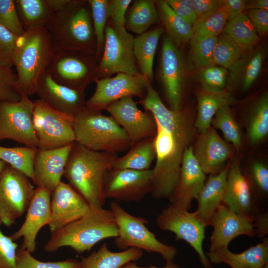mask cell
<instances>
[{"mask_svg":"<svg viewBox=\"0 0 268 268\" xmlns=\"http://www.w3.org/2000/svg\"><path fill=\"white\" fill-rule=\"evenodd\" d=\"M149 81L140 103L154 117L156 162L152 169L151 194L156 199H169L179 179L184 152L190 146L196 129L194 121L182 109L173 110L162 102Z\"/></svg>","mask_w":268,"mask_h":268,"instance_id":"obj_1","label":"cell"},{"mask_svg":"<svg viewBox=\"0 0 268 268\" xmlns=\"http://www.w3.org/2000/svg\"><path fill=\"white\" fill-rule=\"evenodd\" d=\"M117 157L116 153L92 150L75 142L63 176L90 206L102 207L105 174Z\"/></svg>","mask_w":268,"mask_h":268,"instance_id":"obj_2","label":"cell"},{"mask_svg":"<svg viewBox=\"0 0 268 268\" xmlns=\"http://www.w3.org/2000/svg\"><path fill=\"white\" fill-rule=\"evenodd\" d=\"M45 27L54 51H77L95 55L96 38L87 0H71L53 13Z\"/></svg>","mask_w":268,"mask_h":268,"instance_id":"obj_3","label":"cell"},{"mask_svg":"<svg viewBox=\"0 0 268 268\" xmlns=\"http://www.w3.org/2000/svg\"><path fill=\"white\" fill-rule=\"evenodd\" d=\"M118 234V227L110 209L90 206L82 217L51 233L44 246L47 252L69 247L78 254L89 251L100 241Z\"/></svg>","mask_w":268,"mask_h":268,"instance_id":"obj_4","label":"cell"},{"mask_svg":"<svg viewBox=\"0 0 268 268\" xmlns=\"http://www.w3.org/2000/svg\"><path fill=\"white\" fill-rule=\"evenodd\" d=\"M45 27L28 29L20 36L12 56L16 70L15 90L29 97L36 94L37 84L54 53Z\"/></svg>","mask_w":268,"mask_h":268,"instance_id":"obj_5","label":"cell"},{"mask_svg":"<svg viewBox=\"0 0 268 268\" xmlns=\"http://www.w3.org/2000/svg\"><path fill=\"white\" fill-rule=\"evenodd\" d=\"M75 142L90 150L117 153L132 143L122 128L110 116L86 106L73 119Z\"/></svg>","mask_w":268,"mask_h":268,"instance_id":"obj_6","label":"cell"},{"mask_svg":"<svg viewBox=\"0 0 268 268\" xmlns=\"http://www.w3.org/2000/svg\"><path fill=\"white\" fill-rule=\"evenodd\" d=\"M110 209L118 227V234L114 240L118 248L124 250L135 248L158 253L166 261L173 260L177 254V248L159 241L146 227L148 223L146 219L130 214L115 201L110 203Z\"/></svg>","mask_w":268,"mask_h":268,"instance_id":"obj_7","label":"cell"},{"mask_svg":"<svg viewBox=\"0 0 268 268\" xmlns=\"http://www.w3.org/2000/svg\"><path fill=\"white\" fill-rule=\"evenodd\" d=\"M104 34L103 50L97 65L95 79L109 77L114 73H140L133 54V35L125 26L115 25L108 21Z\"/></svg>","mask_w":268,"mask_h":268,"instance_id":"obj_8","label":"cell"},{"mask_svg":"<svg viewBox=\"0 0 268 268\" xmlns=\"http://www.w3.org/2000/svg\"><path fill=\"white\" fill-rule=\"evenodd\" d=\"M97 64L93 54L70 50L55 51L46 71L57 82L84 91L94 81Z\"/></svg>","mask_w":268,"mask_h":268,"instance_id":"obj_9","label":"cell"},{"mask_svg":"<svg viewBox=\"0 0 268 268\" xmlns=\"http://www.w3.org/2000/svg\"><path fill=\"white\" fill-rule=\"evenodd\" d=\"M33 103V124L38 148L53 149L75 142L73 117L54 109L39 99Z\"/></svg>","mask_w":268,"mask_h":268,"instance_id":"obj_10","label":"cell"},{"mask_svg":"<svg viewBox=\"0 0 268 268\" xmlns=\"http://www.w3.org/2000/svg\"><path fill=\"white\" fill-rule=\"evenodd\" d=\"M35 188L25 175L6 164L0 176V221L10 227L26 211Z\"/></svg>","mask_w":268,"mask_h":268,"instance_id":"obj_11","label":"cell"},{"mask_svg":"<svg viewBox=\"0 0 268 268\" xmlns=\"http://www.w3.org/2000/svg\"><path fill=\"white\" fill-rule=\"evenodd\" d=\"M156 222L160 229L174 233L176 240L188 243L197 253L203 268H213L202 248L205 229L208 225L195 212L170 204L162 209Z\"/></svg>","mask_w":268,"mask_h":268,"instance_id":"obj_12","label":"cell"},{"mask_svg":"<svg viewBox=\"0 0 268 268\" xmlns=\"http://www.w3.org/2000/svg\"><path fill=\"white\" fill-rule=\"evenodd\" d=\"M34 103L26 95L16 102H0V140L9 139L38 148L33 124Z\"/></svg>","mask_w":268,"mask_h":268,"instance_id":"obj_13","label":"cell"},{"mask_svg":"<svg viewBox=\"0 0 268 268\" xmlns=\"http://www.w3.org/2000/svg\"><path fill=\"white\" fill-rule=\"evenodd\" d=\"M149 81L141 73H118L110 77L96 78L95 91L86 101V107L95 111L105 110L111 104L127 97H144Z\"/></svg>","mask_w":268,"mask_h":268,"instance_id":"obj_14","label":"cell"},{"mask_svg":"<svg viewBox=\"0 0 268 268\" xmlns=\"http://www.w3.org/2000/svg\"><path fill=\"white\" fill-rule=\"evenodd\" d=\"M152 189V169H108L104 176L103 192L105 199L115 201H138Z\"/></svg>","mask_w":268,"mask_h":268,"instance_id":"obj_15","label":"cell"},{"mask_svg":"<svg viewBox=\"0 0 268 268\" xmlns=\"http://www.w3.org/2000/svg\"><path fill=\"white\" fill-rule=\"evenodd\" d=\"M185 63L178 47L167 35L163 37L159 65V76L170 109L179 110L185 78Z\"/></svg>","mask_w":268,"mask_h":268,"instance_id":"obj_16","label":"cell"},{"mask_svg":"<svg viewBox=\"0 0 268 268\" xmlns=\"http://www.w3.org/2000/svg\"><path fill=\"white\" fill-rule=\"evenodd\" d=\"M137 103L133 97H127L105 109L124 130L132 144L154 136L156 132V124L152 114L141 111Z\"/></svg>","mask_w":268,"mask_h":268,"instance_id":"obj_17","label":"cell"},{"mask_svg":"<svg viewBox=\"0 0 268 268\" xmlns=\"http://www.w3.org/2000/svg\"><path fill=\"white\" fill-rule=\"evenodd\" d=\"M208 225L213 227L209 252L228 247L231 241L238 236L246 235L251 238L256 236L253 217L236 213L223 203L218 206Z\"/></svg>","mask_w":268,"mask_h":268,"instance_id":"obj_18","label":"cell"},{"mask_svg":"<svg viewBox=\"0 0 268 268\" xmlns=\"http://www.w3.org/2000/svg\"><path fill=\"white\" fill-rule=\"evenodd\" d=\"M52 193L47 189L37 187L24 222L10 236L14 241L22 237L19 248L31 254L36 250V239L39 231L44 225H48L50 219Z\"/></svg>","mask_w":268,"mask_h":268,"instance_id":"obj_19","label":"cell"},{"mask_svg":"<svg viewBox=\"0 0 268 268\" xmlns=\"http://www.w3.org/2000/svg\"><path fill=\"white\" fill-rule=\"evenodd\" d=\"M89 208L88 202L75 189L61 181L52 193L51 217L47 225L51 233L79 219Z\"/></svg>","mask_w":268,"mask_h":268,"instance_id":"obj_20","label":"cell"},{"mask_svg":"<svg viewBox=\"0 0 268 268\" xmlns=\"http://www.w3.org/2000/svg\"><path fill=\"white\" fill-rule=\"evenodd\" d=\"M234 147L226 142L210 127L199 134L194 147V155L205 174H216L227 165L234 156Z\"/></svg>","mask_w":268,"mask_h":268,"instance_id":"obj_21","label":"cell"},{"mask_svg":"<svg viewBox=\"0 0 268 268\" xmlns=\"http://www.w3.org/2000/svg\"><path fill=\"white\" fill-rule=\"evenodd\" d=\"M193 153V146L186 149L177 186L170 197V204L189 210L206 180Z\"/></svg>","mask_w":268,"mask_h":268,"instance_id":"obj_22","label":"cell"},{"mask_svg":"<svg viewBox=\"0 0 268 268\" xmlns=\"http://www.w3.org/2000/svg\"><path fill=\"white\" fill-rule=\"evenodd\" d=\"M36 94L51 108L73 117L86 106L84 91L57 82L47 71L38 81Z\"/></svg>","mask_w":268,"mask_h":268,"instance_id":"obj_23","label":"cell"},{"mask_svg":"<svg viewBox=\"0 0 268 268\" xmlns=\"http://www.w3.org/2000/svg\"><path fill=\"white\" fill-rule=\"evenodd\" d=\"M231 210L254 217L262 210L257 202L250 184L240 168L239 161L229 163L223 202ZM267 210V209H266Z\"/></svg>","mask_w":268,"mask_h":268,"instance_id":"obj_24","label":"cell"},{"mask_svg":"<svg viewBox=\"0 0 268 268\" xmlns=\"http://www.w3.org/2000/svg\"><path fill=\"white\" fill-rule=\"evenodd\" d=\"M74 142L53 149L38 148L34 162L33 181L37 187L54 191L62 181L68 156Z\"/></svg>","mask_w":268,"mask_h":268,"instance_id":"obj_25","label":"cell"},{"mask_svg":"<svg viewBox=\"0 0 268 268\" xmlns=\"http://www.w3.org/2000/svg\"><path fill=\"white\" fill-rule=\"evenodd\" d=\"M205 255L211 263H225L231 268H268V238L241 253L224 247Z\"/></svg>","mask_w":268,"mask_h":268,"instance_id":"obj_26","label":"cell"},{"mask_svg":"<svg viewBox=\"0 0 268 268\" xmlns=\"http://www.w3.org/2000/svg\"><path fill=\"white\" fill-rule=\"evenodd\" d=\"M229 163L216 174H209L197 199L195 213L208 226V222L218 206L223 202Z\"/></svg>","mask_w":268,"mask_h":268,"instance_id":"obj_27","label":"cell"},{"mask_svg":"<svg viewBox=\"0 0 268 268\" xmlns=\"http://www.w3.org/2000/svg\"><path fill=\"white\" fill-rule=\"evenodd\" d=\"M266 55L265 48L253 50L228 68V87L234 88L240 86L243 91H247L258 78Z\"/></svg>","mask_w":268,"mask_h":268,"instance_id":"obj_28","label":"cell"},{"mask_svg":"<svg viewBox=\"0 0 268 268\" xmlns=\"http://www.w3.org/2000/svg\"><path fill=\"white\" fill-rule=\"evenodd\" d=\"M164 32L162 26H157L134 37L133 54L141 73L150 82L153 79V66L159 41Z\"/></svg>","mask_w":268,"mask_h":268,"instance_id":"obj_29","label":"cell"},{"mask_svg":"<svg viewBox=\"0 0 268 268\" xmlns=\"http://www.w3.org/2000/svg\"><path fill=\"white\" fill-rule=\"evenodd\" d=\"M198 113L194 127L199 134L211 127V122L217 111L222 107L230 106L234 99L225 90L215 92L202 89L198 94Z\"/></svg>","mask_w":268,"mask_h":268,"instance_id":"obj_30","label":"cell"},{"mask_svg":"<svg viewBox=\"0 0 268 268\" xmlns=\"http://www.w3.org/2000/svg\"><path fill=\"white\" fill-rule=\"evenodd\" d=\"M143 251L135 248H129L123 251L113 252L109 250L106 243L97 251L87 257H81V268H120L125 264L140 259Z\"/></svg>","mask_w":268,"mask_h":268,"instance_id":"obj_31","label":"cell"},{"mask_svg":"<svg viewBox=\"0 0 268 268\" xmlns=\"http://www.w3.org/2000/svg\"><path fill=\"white\" fill-rule=\"evenodd\" d=\"M155 157L153 136L133 143L126 154L117 157L111 168L147 170L150 169Z\"/></svg>","mask_w":268,"mask_h":268,"instance_id":"obj_32","label":"cell"},{"mask_svg":"<svg viewBox=\"0 0 268 268\" xmlns=\"http://www.w3.org/2000/svg\"><path fill=\"white\" fill-rule=\"evenodd\" d=\"M155 3L159 19L173 42L178 47L190 42L193 35V26L178 15L165 0H156Z\"/></svg>","mask_w":268,"mask_h":268,"instance_id":"obj_33","label":"cell"},{"mask_svg":"<svg viewBox=\"0 0 268 268\" xmlns=\"http://www.w3.org/2000/svg\"><path fill=\"white\" fill-rule=\"evenodd\" d=\"M159 21L155 1L137 0L126 17L125 27L127 30L140 35Z\"/></svg>","mask_w":268,"mask_h":268,"instance_id":"obj_34","label":"cell"},{"mask_svg":"<svg viewBox=\"0 0 268 268\" xmlns=\"http://www.w3.org/2000/svg\"><path fill=\"white\" fill-rule=\"evenodd\" d=\"M14 2L25 31L45 27L54 13L45 0H15Z\"/></svg>","mask_w":268,"mask_h":268,"instance_id":"obj_35","label":"cell"},{"mask_svg":"<svg viewBox=\"0 0 268 268\" xmlns=\"http://www.w3.org/2000/svg\"><path fill=\"white\" fill-rule=\"evenodd\" d=\"M248 136L250 142L257 144L268 134V95H262L254 104L247 122Z\"/></svg>","mask_w":268,"mask_h":268,"instance_id":"obj_36","label":"cell"},{"mask_svg":"<svg viewBox=\"0 0 268 268\" xmlns=\"http://www.w3.org/2000/svg\"><path fill=\"white\" fill-rule=\"evenodd\" d=\"M38 148L30 146L6 147L0 146V160L22 173L32 182L34 162Z\"/></svg>","mask_w":268,"mask_h":268,"instance_id":"obj_37","label":"cell"},{"mask_svg":"<svg viewBox=\"0 0 268 268\" xmlns=\"http://www.w3.org/2000/svg\"><path fill=\"white\" fill-rule=\"evenodd\" d=\"M224 33L239 46L250 50H253L259 40L256 30L246 14L243 12L227 22Z\"/></svg>","mask_w":268,"mask_h":268,"instance_id":"obj_38","label":"cell"},{"mask_svg":"<svg viewBox=\"0 0 268 268\" xmlns=\"http://www.w3.org/2000/svg\"><path fill=\"white\" fill-rule=\"evenodd\" d=\"M252 51L239 46L223 32L217 37L213 53V65L228 69Z\"/></svg>","mask_w":268,"mask_h":268,"instance_id":"obj_39","label":"cell"},{"mask_svg":"<svg viewBox=\"0 0 268 268\" xmlns=\"http://www.w3.org/2000/svg\"><path fill=\"white\" fill-rule=\"evenodd\" d=\"M211 125L223 134L224 139L231 144L236 150L242 145L241 130L230 109V106L221 107L214 116Z\"/></svg>","mask_w":268,"mask_h":268,"instance_id":"obj_40","label":"cell"},{"mask_svg":"<svg viewBox=\"0 0 268 268\" xmlns=\"http://www.w3.org/2000/svg\"><path fill=\"white\" fill-rule=\"evenodd\" d=\"M203 18L196 21L193 26L192 37H217L223 33L228 22V9L223 4Z\"/></svg>","mask_w":268,"mask_h":268,"instance_id":"obj_41","label":"cell"},{"mask_svg":"<svg viewBox=\"0 0 268 268\" xmlns=\"http://www.w3.org/2000/svg\"><path fill=\"white\" fill-rule=\"evenodd\" d=\"M87 1L90 7L93 26L96 38L95 58L98 63L103 50L105 29L109 20V0H88Z\"/></svg>","mask_w":268,"mask_h":268,"instance_id":"obj_42","label":"cell"},{"mask_svg":"<svg viewBox=\"0 0 268 268\" xmlns=\"http://www.w3.org/2000/svg\"><path fill=\"white\" fill-rule=\"evenodd\" d=\"M217 37H192L190 41L193 63L199 69L213 66V53Z\"/></svg>","mask_w":268,"mask_h":268,"instance_id":"obj_43","label":"cell"},{"mask_svg":"<svg viewBox=\"0 0 268 268\" xmlns=\"http://www.w3.org/2000/svg\"><path fill=\"white\" fill-rule=\"evenodd\" d=\"M16 268H81L80 263L75 259L57 262H44L37 260L29 251L18 248Z\"/></svg>","mask_w":268,"mask_h":268,"instance_id":"obj_44","label":"cell"},{"mask_svg":"<svg viewBox=\"0 0 268 268\" xmlns=\"http://www.w3.org/2000/svg\"><path fill=\"white\" fill-rule=\"evenodd\" d=\"M199 69L197 77L202 89L215 92L224 90L228 75L227 69L213 65Z\"/></svg>","mask_w":268,"mask_h":268,"instance_id":"obj_45","label":"cell"},{"mask_svg":"<svg viewBox=\"0 0 268 268\" xmlns=\"http://www.w3.org/2000/svg\"><path fill=\"white\" fill-rule=\"evenodd\" d=\"M0 25L13 33L21 36L23 28L13 0H0Z\"/></svg>","mask_w":268,"mask_h":268,"instance_id":"obj_46","label":"cell"},{"mask_svg":"<svg viewBox=\"0 0 268 268\" xmlns=\"http://www.w3.org/2000/svg\"><path fill=\"white\" fill-rule=\"evenodd\" d=\"M16 74L11 68H0V102H16L21 98V95L15 90Z\"/></svg>","mask_w":268,"mask_h":268,"instance_id":"obj_47","label":"cell"},{"mask_svg":"<svg viewBox=\"0 0 268 268\" xmlns=\"http://www.w3.org/2000/svg\"><path fill=\"white\" fill-rule=\"evenodd\" d=\"M1 224L0 221V226ZM18 245L10 236L5 235L0 228V268H16Z\"/></svg>","mask_w":268,"mask_h":268,"instance_id":"obj_48","label":"cell"},{"mask_svg":"<svg viewBox=\"0 0 268 268\" xmlns=\"http://www.w3.org/2000/svg\"><path fill=\"white\" fill-rule=\"evenodd\" d=\"M165 1L178 15L193 27L197 17L192 0H166Z\"/></svg>","mask_w":268,"mask_h":268,"instance_id":"obj_49","label":"cell"},{"mask_svg":"<svg viewBox=\"0 0 268 268\" xmlns=\"http://www.w3.org/2000/svg\"><path fill=\"white\" fill-rule=\"evenodd\" d=\"M132 1L131 0H109V22L115 25L125 26L126 12Z\"/></svg>","mask_w":268,"mask_h":268,"instance_id":"obj_50","label":"cell"},{"mask_svg":"<svg viewBox=\"0 0 268 268\" xmlns=\"http://www.w3.org/2000/svg\"><path fill=\"white\" fill-rule=\"evenodd\" d=\"M258 35L264 36L268 31V10L248 9L246 14Z\"/></svg>","mask_w":268,"mask_h":268,"instance_id":"obj_51","label":"cell"},{"mask_svg":"<svg viewBox=\"0 0 268 268\" xmlns=\"http://www.w3.org/2000/svg\"><path fill=\"white\" fill-rule=\"evenodd\" d=\"M19 36L0 25V48L11 61Z\"/></svg>","mask_w":268,"mask_h":268,"instance_id":"obj_52","label":"cell"},{"mask_svg":"<svg viewBox=\"0 0 268 268\" xmlns=\"http://www.w3.org/2000/svg\"><path fill=\"white\" fill-rule=\"evenodd\" d=\"M197 14V21L200 20L219 8L221 0H192Z\"/></svg>","mask_w":268,"mask_h":268,"instance_id":"obj_53","label":"cell"},{"mask_svg":"<svg viewBox=\"0 0 268 268\" xmlns=\"http://www.w3.org/2000/svg\"><path fill=\"white\" fill-rule=\"evenodd\" d=\"M253 226L256 234L260 238H263L268 234V210H262L253 217Z\"/></svg>","mask_w":268,"mask_h":268,"instance_id":"obj_54","label":"cell"},{"mask_svg":"<svg viewBox=\"0 0 268 268\" xmlns=\"http://www.w3.org/2000/svg\"><path fill=\"white\" fill-rule=\"evenodd\" d=\"M223 4L228 9V21H229L246 9V0H222Z\"/></svg>","mask_w":268,"mask_h":268,"instance_id":"obj_55","label":"cell"},{"mask_svg":"<svg viewBox=\"0 0 268 268\" xmlns=\"http://www.w3.org/2000/svg\"><path fill=\"white\" fill-rule=\"evenodd\" d=\"M71 0H45L48 7L54 12H57L65 8Z\"/></svg>","mask_w":268,"mask_h":268,"instance_id":"obj_56","label":"cell"},{"mask_svg":"<svg viewBox=\"0 0 268 268\" xmlns=\"http://www.w3.org/2000/svg\"><path fill=\"white\" fill-rule=\"evenodd\" d=\"M246 9H268V0H253L246 1Z\"/></svg>","mask_w":268,"mask_h":268,"instance_id":"obj_57","label":"cell"},{"mask_svg":"<svg viewBox=\"0 0 268 268\" xmlns=\"http://www.w3.org/2000/svg\"><path fill=\"white\" fill-rule=\"evenodd\" d=\"M120 268H181L178 265L176 264L173 261H166L165 266L163 267L158 268L156 267H150L148 268H142L137 266L134 262H129Z\"/></svg>","mask_w":268,"mask_h":268,"instance_id":"obj_58","label":"cell"},{"mask_svg":"<svg viewBox=\"0 0 268 268\" xmlns=\"http://www.w3.org/2000/svg\"><path fill=\"white\" fill-rule=\"evenodd\" d=\"M13 66L12 61L7 57L0 48V68L6 67L11 68Z\"/></svg>","mask_w":268,"mask_h":268,"instance_id":"obj_59","label":"cell"},{"mask_svg":"<svg viewBox=\"0 0 268 268\" xmlns=\"http://www.w3.org/2000/svg\"><path fill=\"white\" fill-rule=\"evenodd\" d=\"M6 164V163L5 162H4V161L0 160V176L1 173L3 169L4 168V167L5 166Z\"/></svg>","mask_w":268,"mask_h":268,"instance_id":"obj_60","label":"cell"}]
</instances>
